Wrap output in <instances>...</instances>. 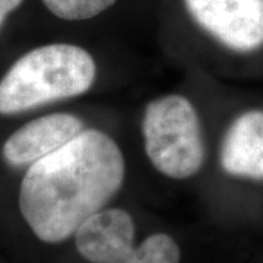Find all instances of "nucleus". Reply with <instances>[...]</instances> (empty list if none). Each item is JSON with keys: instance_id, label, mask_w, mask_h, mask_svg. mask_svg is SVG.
I'll use <instances>...</instances> for the list:
<instances>
[{"instance_id": "obj_9", "label": "nucleus", "mask_w": 263, "mask_h": 263, "mask_svg": "<svg viewBox=\"0 0 263 263\" xmlns=\"http://www.w3.org/2000/svg\"><path fill=\"white\" fill-rule=\"evenodd\" d=\"M24 0H0V27L3 25L6 16L10 12H13L16 8H19V5Z\"/></svg>"}, {"instance_id": "obj_4", "label": "nucleus", "mask_w": 263, "mask_h": 263, "mask_svg": "<svg viewBox=\"0 0 263 263\" xmlns=\"http://www.w3.org/2000/svg\"><path fill=\"white\" fill-rule=\"evenodd\" d=\"M78 253L89 263H179L180 249L168 234H152L135 246V224L123 209H103L75 233Z\"/></svg>"}, {"instance_id": "obj_5", "label": "nucleus", "mask_w": 263, "mask_h": 263, "mask_svg": "<svg viewBox=\"0 0 263 263\" xmlns=\"http://www.w3.org/2000/svg\"><path fill=\"white\" fill-rule=\"evenodd\" d=\"M190 16L226 47L253 51L263 46V0H184Z\"/></svg>"}, {"instance_id": "obj_3", "label": "nucleus", "mask_w": 263, "mask_h": 263, "mask_svg": "<svg viewBox=\"0 0 263 263\" xmlns=\"http://www.w3.org/2000/svg\"><path fill=\"white\" fill-rule=\"evenodd\" d=\"M152 165L170 179H187L203 165L205 146L196 110L187 98L167 95L146 105L142 122Z\"/></svg>"}, {"instance_id": "obj_1", "label": "nucleus", "mask_w": 263, "mask_h": 263, "mask_svg": "<svg viewBox=\"0 0 263 263\" xmlns=\"http://www.w3.org/2000/svg\"><path fill=\"white\" fill-rule=\"evenodd\" d=\"M124 180L119 145L88 129L31 164L19 187V211L35 238L60 245L116 196Z\"/></svg>"}, {"instance_id": "obj_6", "label": "nucleus", "mask_w": 263, "mask_h": 263, "mask_svg": "<svg viewBox=\"0 0 263 263\" xmlns=\"http://www.w3.org/2000/svg\"><path fill=\"white\" fill-rule=\"evenodd\" d=\"M82 132L84 123L76 116L67 113L43 116L12 133L2 148V155L15 167L34 164L63 148Z\"/></svg>"}, {"instance_id": "obj_8", "label": "nucleus", "mask_w": 263, "mask_h": 263, "mask_svg": "<svg viewBox=\"0 0 263 263\" xmlns=\"http://www.w3.org/2000/svg\"><path fill=\"white\" fill-rule=\"evenodd\" d=\"M54 16L65 21H84L94 18L111 8L116 0H43Z\"/></svg>"}, {"instance_id": "obj_7", "label": "nucleus", "mask_w": 263, "mask_h": 263, "mask_svg": "<svg viewBox=\"0 0 263 263\" xmlns=\"http://www.w3.org/2000/svg\"><path fill=\"white\" fill-rule=\"evenodd\" d=\"M219 161L231 176L263 180V111L235 119L222 139Z\"/></svg>"}, {"instance_id": "obj_2", "label": "nucleus", "mask_w": 263, "mask_h": 263, "mask_svg": "<svg viewBox=\"0 0 263 263\" xmlns=\"http://www.w3.org/2000/svg\"><path fill=\"white\" fill-rule=\"evenodd\" d=\"M92 56L73 44H48L16 60L0 81V114L10 116L86 92L95 81Z\"/></svg>"}]
</instances>
